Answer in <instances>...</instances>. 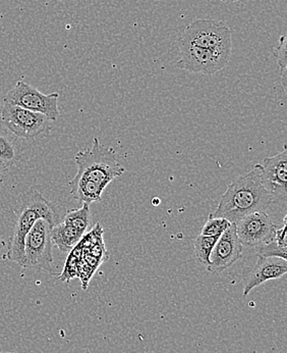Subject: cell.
Here are the masks:
<instances>
[{"mask_svg": "<svg viewBox=\"0 0 287 353\" xmlns=\"http://www.w3.org/2000/svg\"><path fill=\"white\" fill-rule=\"evenodd\" d=\"M52 226L47 221L40 219L27 235L25 241V269L52 272Z\"/></svg>", "mask_w": 287, "mask_h": 353, "instance_id": "8992f818", "label": "cell"}, {"mask_svg": "<svg viewBox=\"0 0 287 353\" xmlns=\"http://www.w3.org/2000/svg\"><path fill=\"white\" fill-rule=\"evenodd\" d=\"M233 1H239V0H233Z\"/></svg>", "mask_w": 287, "mask_h": 353, "instance_id": "d4e9b609", "label": "cell"}, {"mask_svg": "<svg viewBox=\"0 0 287 353\" xmlns=\"http://www.w3.org/2000/svg\"><path fill=\"white\" fill-rule=\"evenodd\" d=\"M273 53L275 55L278 65L281 70V84L284 92H286V72H287V59H286V37L281 36L275 44L273 48Z\"/></svg>", "mask_w": 287, "mask_h": 353, "instance_id": "d6986e66", "label": "cell"}, {"mask_svg": "<svg viewBox=\"0 0 287 353\" xmlns=\"http://www.w3.org/2000/svg\"><path fill=\"white\" fill-rule=\"evenodd\" d=\"M242 245L237 237L235 224L233 223L219 236L210 254L208 272L218 275L242 259Z\"/></svg>", "mask_w": 287, "mask_h": 353, "instance_id": "8fae6325", "label": "cell"}, {"mask_svg": "<svg viewBox=\"0 0 287 353\" xmlns=\"http://www.w3.org/2000/svg\"><path fill=\"white\" fill-rule=\"evenodd\" d=\"M178 46L182 59L176 63V68L191 73L214 75L224 69L231 59V54L220 51L207 50L189 44L178 43Z\"/></svg>", "mask_w": 287, "mask_h": 353, "instance_id": "ba28073f", "label": "cell"}, {"mask_svg": "<svg viewBox=\"0 0 287 353\" xmlns=\"http://www.w3.org/2000/svg\"><path fill=\"white\" fill-rule=\"evenodd\" d=\"M218 238V236L209 237V236L199 235L193 241L195 259L206 267L209 265L210 254Z\"/></svg>", "mask_w": 287, "mask_h": 353, "instance_id": "e0dca14e", "label": "cell"}, {"mask_svg": "<svg viewBox=\"0 0 287 353\" xmlns=\"http://www.w3.org/2000/svg\"><path fill=\"white\" fill-rule=\"evenodd\" d=\"M90 204L83 203L80 208L67 210L63 222L85 234L90 225Z\"/></svg>", "mask_w": 287, "mask_h": 353, "instance_id": "2e32d148", "label": "cell"}, {"mask_svg": "<svg viewBox=\"0 0 287 353\" xmlns=\"http://www.w3.org/2000/svg\"><path fill=\"white\" fill-rule=\"evenodd\" d=\"M257 254L262 257H279V259H286L287 246L282 245L277 240L272 239L265 245L257 248Z\"/></svg>", "mask_w": 287, "mask_h": 353, "instance_id": "44dd1931", "label": "cell"}, {"mask_svg": "<svg viewBox=\"0 0 287 353\" xmlns=\"http://www.w3.org/2000/svg\"><path fill=\"white\" fill-rule=\"evenodd\" d=\"M0 353H19V352H0Z\"/></svg>", "mask_w": 287, "mask_h": 353, "instance_id": "cb8c5ba5", "label": "cell"}, {"mask_svg": "<svg viewBox=\"0 0 287 353\" xmlns=\"http://www.w3.org/2000/svg\"><path fill=\"white\" fill-rule=\"evenodd\" d=\"M69 185L71 187L72 197L82 203L91 204L102 201L103 187L86 176L76 175Z\"/></svg>", "mask_w": 287, "mask_h": 353, "instance_id": "5bb4252c", "label": "cell"}, {"mask_svg": "<svg viewBox=\"0 0 287 353\" xmlns=\"http://www.w3.org/2000/svg\"><path fill=\"white\" fill-rule=\"evenodd\" d=\"M14 212L17 220L14 223V234L4 257H8V261H14L20 267L24 268L25 241L32 228L40 219L47 221L51 226L54 227L59 223L61 214L54 203L48 201L35 189H29L23 194L20 206Z\"/></svg>", "mask_w": 287, "mask_h": 353, "instance_id": "7a4b0ae2", "label": "cell"}, {"mask_svg": "<svg viewBox=\"0 0 287 353\" xmlns=\"http://www.w3.org/2000/svg\"><path fill=\"white\" fill-rule=\"evenodd\" d=\"M287 272V261L279 257L258 256L256 265L244 279V294L246 297L251 291L269 280L284 277Z\"/></svg>", "mask_w": 287, "mask_h": 353, "instance_id": "7c38bea8", "label": "cell"}, {"mask_svg": "<svg viewBox=\"0 0 287 353\" xmlns=\"http://www.w3.org/2000/svg\"><path fill=\"white\" fill-rule=\"evenodd\" d=\"M83 256V248L81 246L80 242L76 244V248L72 250L67 263H65L63 273L61 274V281H67L69 282L71 279L78 277V265H80L81 259Z\"/></svg>", "mask_w": 287, "mask_h": 353, "instance_id": "ac0fdd59", "label": "cell"}, {"mask_svg": "<svg viewBox=\"0 0 287 353\" xmlns=\"http://www.w3.org/2000/svg\"><path fill=\"white\" fill-rule=\"evenodd\" d=\"M260 180L264 188L272 195L274 202L286 203L287 199V150L286 145L278 154L258 163Z\"/></svg>", "mask_w": 287, "mask_h": 353, "instance_id": "30bf717a", "label": "cell"}, {"mask_svg": "<svg viewBox=\"0 0 287 353\" xmlns=\"http://www.w3.org/2000/svg\"><path fill=\"white\" fill-rule=\"evenodd\" d=\"M24 153L20 139L0 124V163L12 167L23 161Z\"/></svg>", "mask_w": 287, "mask_h": 353, "instance_id": "4fadbf2b", "label": "cell"}, {"mask_svg": "<svg viewBox=\"0 0 287 353\" xmlns=\"http://www.w3.org/2000/svg\"><path fill=\"white\" fill-rule=\"evenodd\" d=\"M273 202V197L261 183L260 170L256 165L250 173L228 185L215 212L210 216L225 219L233 224L253 212H266Z\"/></svg>", "mask_w": 287, "mask_h": 353, "instance_id": "6da1fadb", "label": "cell"}, {"mask_svg": "<svg viewBox=\"0 0 287 353\" xmlns=\"http://www.w3.org/2000/svg\"><path fill=\"white\" fill-rule=\"evenodd\" d=\"M74 161L78 168L76 175L86 176L104 189L125 172L116 150L102 145L97 137L94 138L92 148L78 152Z\"/></svg>", "mask_w": 287, "mask_h": 353, "instance_id": "3957f363", "label": "cell"}, {"mask_svg": "<svg viewBox=\"0 0 287 353\" xmlns=\"http://www.w3.org/2000/svg\"><path fill=\"white\" fill-rule=\"evenodd\" d=\"M59 97L57 93L43 94L24 81H18L14 88L4 97L3 101L31 112H39L50 121H56L59 117Z\"/></svg>", "mask_w": 287, "mask_h": 353, "instance_id": "52a82bcc", "label": "cell"}, {"mask_svg": "<svg viewBox=\"0 0 287 353\" xmlns=\"http://www.w3.org/2000/svg\"><path fill=\"white\" fill-rule=\"evenodd\" d=\"M6 242L2 241V240L0 239V250H1V248H3L4 246H6Z\"/></svg>", "mask_w": 287, "mask_h": 353, "instance_id": "603a6c76", "label": "cell"}, {"mask_svg": "<svg viewBox=\"0 0 287 353\" xmlns=\"http://www.w3.org/2000/svg\"><path fill=\"white\" fill-rule=\"evenodd\" d=\"M180 44L199 46L207 50L231 54V33L229 28L220 21L199 19L184 30Z\"/></svg>", "mask_w": 287, "mask_h": 353, "instance_id": "277c9868", "label": "cell"}, {"mask_svg": "<svg viewBox=\"0 0 287 353\" xmlns=\"http://www.w3.org/2000/svg\"><path fill=\"white\" fill-rule=\"evenodd\" d=\"M235 224L242 245L255 250L271 241L277 229L267 212H253Z\"/></svg>", "mask_w": 287, "mask_h": 353, "instance_id": "9c48e42d", "label": "cell"}, {"mask_svg": "<svg viewBox=\"0 0 287 353\" xmlns=\"http://www.w3.org/2000/svg\"><path fill=\"white\" fill-rule=\"evenodd\" d=\"M231 223L225 220L223 218H214V216H209L205 226L202 229L201 235L209 236V237H214V236H220L225 230L231 226Z\"/></svg>", "mask_w": 287, "mask_h": 353, "instance_id": "ffe728a7", "label": "cell"}, {"mask_svg": "<svg viewBox=\"0 0 287 353\" xmlns=\"http://www.w3.org/2000/svg\"><path fill=\"white\" fill-rule=\"evenodd\" d=\"M50 122L44 114L6 102L0 112V124L17 137L28 141L47 134L51 129Z\"/></svg>", "mask_w": 287, "mask_h": 353, "instance_id": "5b68a950", "label": "cell"}, {"mask_svg": "<svg viewBox=\"0 0 287 353\" xmlns=\"http://www.w3.org/2000/svg\"><path fill=\"white\" fill-rule=\"evenodd\" d=\"M51 241L61 252H70L81 241L84 234L74 227L59 222L51 229Z\"/></svg>", "mask_w": 287, "mask_h": 353, "instance_id": "9a60e30c", "label": "cell"}, {"mask_svg": "<svg viewBox=\"0 0 287 353\" xmlns=\"http://www.w3.org/2000/svg\"><path fill=\"white\" fill-rule=\"evenodd\" d=\"M8 169H10V168L6 167L4 163H0V183L3 181L4 176L8 174Z\"/></svg>", "mask_w": 287, "mask_h": 353, "instance_id": "7402d4cb", "label": "cell"}]
</instances>
